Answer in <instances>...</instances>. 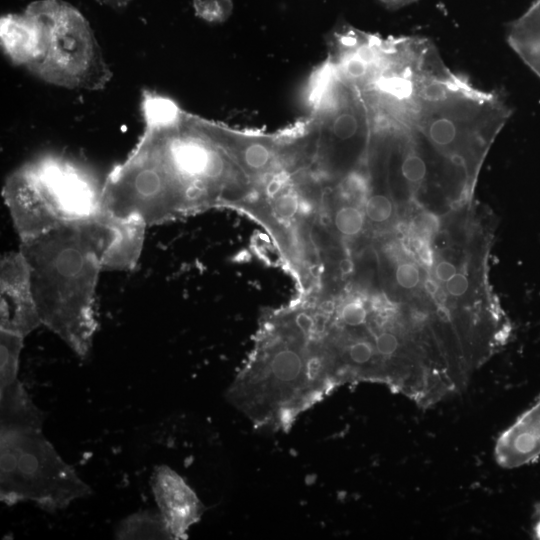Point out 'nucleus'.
<instances>
[{
  "instance_id": "1",
  "label": "nucleus",
  "mask_w": 540,
  "mask_h": 540,
  "mask_svg": "<svg viewBox=\"0 0 540 540\" xmlns=\"http://www.w3.org/2000/svg\"><path fill=\"white\" fill-rule=\"evenodd\" d=\"M253 195L222 141L221 127L181 112L172 122L145 125L103 181L101 209L150 227L218 207L244 212Z\"/></svg>"
},
{
  "instance_id": "2",
  "label": "nucleus",
  "mask_w": 540,
  "mask_h": 540,
  "mask_svg": "<svg viewBox=\"0 0 540 540\" xmlns=\"http://www.w3.org/2000/svg\"><path fill=\"white\" fill-rule=\"evenodd\" d=\"M336 388L318 340L291 304L262 317L226 398L256 429L287 432Z\"/></svg>"
},
{
  "instance_id": "3",
  "label": "nucleus",
  "mask_w": 540,
  "mask_h": 540,
  "mask_svg": "<svg viewBox=\"0 0 540 540\" xmlns=\"http://www.w3.org/2000/svg\"><path fill=\"white\" fill-rule=\"evenodd\" d=\"M101 242L91 216L20 241L42 325L78 357L91 351L98 329Z\"/></svg>"
},
{
  "instance_id": "4",
  "label": "nucleus",
  "mask_w": 540,
  "mask_h": 540,
  "mask_svg": "<svg viewBox=\"0 0 540 540\" xmlns=\"http://www.w3.org/2000/svg\"><path fill=\"white\" fill-rule=\"evenodd\" d=\"M102 188L81 164L50 154L13 170L2 196L22 241L89 218L101 209Z\"/></svg>"
},
{
  "instance_id": "5",
  "label": "nucleus",
  "mask_w": 540,
  "mask_h": 540,
  "mask_svg": "<svg viewBox=\"0 0 540 540\" xmlns=\"http://www.w3.org/2000/svg\"><path fill=\"white\" fill-rule=\"evenodd\" d=\"M42 34L40 56L27 68L39 79L66 89L97 91L112 78L87 19L64 0H36L25 9Z\"/></svg>"
},
{
  "instance_id": "6",
  "label": "nucleus",
  "mask_w": 540,
  "mask_h": 540,
  "mask_svg": "<svg viewBox=\"0 0 540 540\" xmlns=\"http://www.w3.org/2000/svg\"><path fill=\"white\" fill-rule=\"evenodd\" d=\"M91 494L42 430L1 428L0 496L7 505L32 502L55 512Z\"/></svg>"
},
{
  "instance_id": "7",
  "label": "nucleus",
  "mask_w": 540,
  "mask_h": 540,
  "mask_svg": "<svg viewBox=\"0 0 540 540\" xmlns=\"http://www.w3.org/2000/svg\"><path fill=\"white\" fill-rule=\"evenodd\" d=\"M29 264L18 249L0 259V330L26 337L41 326Z\"/></svg>"
},
{
  "instance_id": "8",
  "label": "nucleus",
  "mask_w": 540,
  "mask_h": 540,
  "mask_svg": "<svg viewBox=\"0 0 540 540\" xmlns=\"http://www.w3.org/2000/svg\"><path fill=\"white\" fill-rule=\"evenodd\" d=\"M152 491L172 539H186L200 521L204 507L193 489L169 466H158L151 479Z\"/></svg>"
},
{
  "instance_id": "9",
  "label": "nucleus",
  "mask_w": 540,
  "mask_h": 540,
  "mask_svg": "<svg viewBox=\"0 0 540 540\" xmlns=\"http://www.w3.org/2000/svg\"><path fill=\"white\" fill-rule=\"evenodd\" d=\"M494 457L506 469L527 465L540 457V397L499 435Z\"/></svg>"
},
{
  "instance_id": "10",
  "label": "nucleus",
  "mask_w": 540,
  "mask_h": 540,
  "mask_svg": "<svg viewBox=\"0 0 540 540\" xmlns=\"http://www.w3.org/2000/svg\"><path fill=\"white\" fill-rule=\"evenodd\" d=\"M0 38L5 55L14 64L28 68L41 54L40 27L26 10L1 17Z\"/></svg>"
},
{
  "instance_id": "11",
  "label": "nucleus",
  "mask_w": 540,
  "mask_h": 540,
  "mask_svg": "<svg viewBox=\"0 0 540 540\" xmlns=\"http://www.w3.org/2000/svg\"><path fill=\"white\" fill-rule=\"evenodd\" d=\"M0 407L1 428L42 430L44 414L19 380L0 389Z\"/></svg>"
},
{
  "instance_id": "12",
  "label": "nucleus",
  "mask_w": 540,
  "mask_h": 540,
  "mask_svg": "<svg viewBox=\"0 0 540 540\" xmlns=\"http://www.w3.org/2000/svg\"><path fill=\"white\" fill-rule=\"evenodd\" d=\"M117 539H172L160 512L143 511L122 520L116 529Z\"/></svg>"
},
{
  "instance_id": "13",
  "label": "nucleus",
  "mask_w": 540,
  "mask_h": 540,
  "mask_svg": "<svg viewBox=\"0 0 540 540\" xmlns=\"http://www.w3.org/2000/svg\"><path fill=\"white\" fill-rule=\"evenodd\" d=\"M23 336L0 330V389L18 380Z\"/></svg>"
},
{
  "instance_id": "14",
  "label": "nucleus",
  "mask_w": 540,
  "mask_h": 540,
  "mask_svg": "<svg viewBox=\"0 0 540 540\" xmlns=\"http://www.w3.org/2000/svg\"><path fill=\"white\" fill-rule=\"evenodd\" d=\"M182 111L170 99L146 91L141 99V113L145 125H160L172 122Z\"/></svg>"
},
{
  "instance_id": "15",
  "label": "nucleus",
  "mask_w": 540,
  "mask_h": 540,
  "mask_svg": "<svg viewBox=\"0 0 540 540\" xmlns=\"http://www.w3.org/2000/svg\"><path fill=\"white\" fill-rule=\"evenodd\" d=\"M196 14L208 22L226 20L232 10L231 0H193Z\"/></svg>"
},
{
  "instance_id": "16",
  "label": "nucleus",
  "mask_w": 540,
  "mask_h": 540,
  "mask_svg": "<svg viewBox=\"0 0 540 540\" xmlns=\"http://www.w3.org/2000/svg\"><path fill=\"white\" fill-rule=\"evenodd\" d=\"M364 212L369 222L383 224L392 217L393 204L387 196L374 194L365 201Z\"/></svg>"
},
{
  "instance_id": "17",
  "label": "nucleus",
  "mask_w": 540,
  "mask_h": 540,
  "mask_svg": "<svg viewBox=\"0 0 540 540\" xmlns=\"http://www.w3.org/2000/svg\"><path fill=\"white\" fill-rule=\"evenodd\" d=\"M378 87L396 98H408L412 94L413 86L410 80L402 77L382 78L378 81Z\"/></svg>"
},
{
  "instance_id": "18",
  "label": "nucleus",
  "mask_w": 540,
  "mask_h": 540,
  "mask_svg": "<svg viewBox=\"0 0 540 540\" xmlns=\"http://www.w3.org/2000/svg\"><path fill=\"white\" fill-rule=\"evenodd\" d=\"M358 129L356 118L349 113L338 115L332 123V133L339 140H347L353 137Z\"/></svg>"
},
{
  "instance_id": "19",
  "label": "nucleus",
  "mask_w": 540,
  "mask_h": 540,
  "mask_svg": "<svg viewBox=\"0 0 540 540\" xmlns=\"http://www.w3.org/2000/svg\"><path fill=\"white\" fill-rule=\"evenodd\" d=\"M456 135L454 124L448 119H438L430 127L432 140L439 145H446L453 141Z\"/></svg>"
},
{
  "instance_id": "20",
  "label": "nucleus",
  "mask_w": 540,
  "mask_h": 540,
  "mask_svg": "<svg viewBox=\"0 0 540 540\" xmlns=\"http://www.w3.org/2000/svg\"><path fill=\"white\" fill-rule=\"evenodd\" d=\"M395 280L404 289L415 288L420 281L419 269L412 263H401L396 268Z\"/></svg>"
},
{
  "instance_id": "21",
  "label": "nucleus",
  "mask_w": 540,
  "mask_h": 540,
  "mask_svg": "<svg viewBox=\"0 0 540 540\" xmlns=\"http://www.w3.org/2000/svg\"><path fill=\"white\" fill-rule=\"evenodd\" d=\"M401 171L407 180L417 182L424 178L426 165L420 157L412 155L403 161Z\"/></svg>"
},
{
  "instance_id": "22",
  "label": "nucleus",
  "mask_w": 540,
  "mask_h": 540,
  "mask_svg": "<svg viewBox=\"0 0 540 540\" xmlns=\"http://www.w3.org/2000/svg\"><path fill=\"white\" fill-rule=\"evenodd\" d=\"M413 224L416 232L425 237L431 236L438 229V220L431 213L418 215Z\"/></svg>"
},
{
  "instance_id": "23",
  "label": "nucleus",
  "mask_w": 540,
  "mask_h": 540,
  "mask_svg": "<svg viewBox=\"0 0 540 540\" xmlns=\"http://www.w3.org/2000/svg\"><path fill=\"white\" fill-rule=\"evenodd\" d=\"M469 282L464 274L456 273L446 282V289L452 296H462L466 293Z\"/></svg>"
},
{
  "instance_id": "24",
  "label": "nucleus",
  "mask_w": 540,
  "mask_h": 540,
  "mask_svg": "<svg viewBox=\"0 0 540 540\" xmlns=\"http://www.w3.org/2000/svg\"><path fill=\"white\" fill-rule=\"evenodd\" d=\"M366 64L358 56L349 59L345 64V71L352 77H360L366 73Z\"/></svg>"
},
{
  "instance_id": "25",
  "label": "nucleus",
  "mask_w": 540,
  "mask_h": 540,
  "mask_svg": "<svg viewBox=\"0 0 540 540\" xmlns=\"http://www.w3.org/2000/svg\"><path fill=\"white\" fill-rule=\"evenodd\" d=\"M455 274V266L447 261L440 262L435 268V275L437 279L445 283Z\"/></svg>"
},
{
  "instance_id": "26",
  "label": "nucleus",
  "mask_w": 540,
  "mask_h": 540,
  "mask_svg": "<svg viewBox=\"0 0 540 540\" xmlns=\"http://www.w3.org/2000/svg\"><path fill=\"white\" fill-rule=\"evenodd\" d=\"M423 95L430 101H440L445 99L446 92L440 84L432 83L424 88Z\"/></svg>"
},
{
  "instance_id": "27",
  "label": "nucleus",
  "mask_w": 540,
  "mask_h": 540,
  "mask_svg": "<svg viewBox=\"0 0 540 540\" xmlns=\"http://www.w3.org/2000/svg\"><path fill=\"white\" fill-rule=\"evenodd\" d=\"M95 1H97L99 4H102V5L114 8V9H119V8L126 7L133 0H95Z\"/></svg>"
},
{
  "instance_id": "28",
  "label": "nucleus",
  "mask_w": 540,
  "mask_h": 540,
  "mask_svg": "<svg viewBox=\"0 0 540 540\" xmlns=\"http://www.w3.org/2000/svg\"><path fill=\"white\" fill-rule=\"evenodd\" d=\"M358 57L365 63H369L373 60V51L368 47H362L358 52Z\"/></svg>"
},
{
  "instance_id": "29",
  "label": "nucleus",
  "mask_w": 540,
  "mask_h": 540,
  "mask_svg": "<svg viewBox=\"0 0 540 540\" xmlns=\"http://www.w3.org/2000/svg\"><path fill=\"white\" fill-rule=\"evenodd\" d=\"M424 287L431 295H435L439 290V285L432 279L425 280Z\"/></svg>"
},
{
  "instance_id": "30",
  "label": "nucleus",
  "mask_w": 540,
  "mask_h": 540,
  "mask_svg": "<svg viewBox=\"0 0 540 540\" xmlns=\"http://www.w3.org/2000/svg\"><path fill=\"white\" fill-rule=\"evenodd\" d=\"M534 534L536 538L540 539V505L537 507L536 521L534 525Z\"/></svg>"
},
{
  "instance_id": "31",
  "label": "nucleus",
  "mask_w": 540,
  "mask_h": 540,
  "mask_svg": "<svg viewBox=\"0 0 540 540\" xmlns=\"http://www.w3.org/2000/svg\"><path fill=\"white\" fill-rule=\"evenodd\" d=\"M451 160L455 165H462L464 163L463 158L459 155H453Z\"/></svg>"
}]
</instances>
